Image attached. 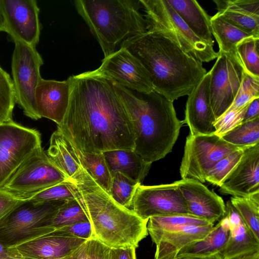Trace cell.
Returning <instances> with one entry per match:
<instances>
[{
	"mask_svg": "<svg viewBox=\"0 0 259 259\" xmlns=\"http://www.w3.org/2000/svg\"><path fill=\"white\" fill-rule=\"evenodd\" d=\"M69 78L68 107L57 130L82 152L134 150L132 122L110 79L97 69Z\"/></svg>",
	"mask_w": 259,
	"mask_h": 259,
	"instance_id": "6da1fadb",
	"label": "cell"
},
{
	"mask_svg": "<svg viewBox=\"0 0 259 259\" xmlns=\"http://www.w3.org/2000/svg\"><path fill=\"white\" fill-rule=\"evenodd\" d=\"M121 48L140 61L153 91L173 102L188 96L207 73L201 62L156 31L147 30L126 40Z\"/></svg>",
	"mask_w": 259,
	"mask_h": 259,
	"instance_id": "7a4b0ae2",
	"label": "cell"
},
{
	"mask_svg": "<svg viewBox=\"0 0 259 259\" xmlns=\"http://www.w3.org/2000/svg\"><path fill=\"white\" fill-rule=\"evenodd\" d=\"M68 181L91 224L93 238L111 248L136 249L147 236L149 220L116 203L81 166Z\"/></svg>",
	"mask_w": 259,
	"mask_h": 259,
	"instance_id": "3957f363",
	"label": "cell"
},
{
	"mask_svg": "<svg viewBox=\"0 0 259 259\" xmlns=\"http://www.w3.org/2000/svg\"><path fill=\"white\" fill-rule=\"evenodd\" d=\"M110 80L130 116L134 151L150 164L164 158L171 151L184 123L177 116L174 102L154 91L135 94Z\"/></svg>",
	"mask_w": 259,
	"mask_h": 259,
	"instance_id": "277c9868",
	"label": "cell"
},
{
	"mask_svg": "<svg viewBox=\"0 0 259 259\" xmlns=\"http://www.w3.org/2000/svg\"><path fill=\"white\" fill-rule=\"evenodd\" d=\"M74 4L104 58L118 50L126 40L147 31L140 0H76Z\"/></svg>",
	"mask_w": 259,
	"mask_h": 259,
	"instance_id": "5b68a950",
	"label": "cell"
},
{
	"mask_svg": "<svg viewBox=\"0 0 259 259\" xmlns=\"http://www.w3.org/2000/svg\"><path fill=\"white\" fill-rule=\"evenodd\" d=\"M145 14L147 30L156 31L203 62L218 57L213 47L198 37L177 14L167 0H140Z\"/></svg>",
	"mask_w": 259,
	"mask_h": 259,
	"instance_id": "8992f818",
	"label": "cell"
},
{
	"mask_svg": "<svg viewBox=\"0 0 259 259\" xmlns=\"http://www.w3.org/2000/svg\"><path fill=\"white\" fill-rule=\"evenodd\" d=\"M65 201H25L0 220V243L16 247L53 231L47 223Z\"/></svg>",
	"mask_w": 259,
	"mask_h": 259,
	"instance_id": "52a82bcc",
	"label": "cell"
},
{
	"mask_svg": "<svg viewBox=\"0 0 259 259\" xmlns=\"http://www.w3.org/2000/svg\"><path fill=\"white\" fill-rule=\"evenodd\" d=\"M68 179L41 147L20 164L0 190L15 198L28 200L41 191Z\"/></svg>",
	"mask_w": 259,
	"mask_h": 259,
	"instance_id": "ba28073f",
	"label": "cell"
},
{
	"mask_svg": "<svg viewBox=\"0 0 259 259\" xmlns=\"http://www.w3.org/2000/svg\"><path fill=\"white\" fill-rule=\"evenodd\" d=\"M11 69L16 103L25 115L33 120L40 118L35 104L36 87L41 79L40 69L43 60L36 48L14 40Z\"/></svg>",
	"mask_w": 259,
	"mask_h": 259,
	"instance_id": "9c48e42d",
	"label": "cell"
},
{
	"mask_svg": "<svg viewBox=\"0 0 259 259\" xmlns=\"http://www.w3.org/2000/svg\"><path fill=\"white\" fill-rule=\"evenodd\" d=\"M242 148H246L232 145L214 134H189L180 167L181 178L204 183L207 174L220 159Z\"/></svg>",
	"mask_w": 259,
	"mask_h": 259,
	"instance_id": "30bf717a",
	"label": "cell"
},
{
	"mask_svg": "<svg viewBox=\"0 0 259 259\" xmlns=\"http://www.w3.org/2000/svg\"><path fill=\"white\" fill-rule=\"evenodd\" d=\"M41 147L40 134L36 130L13 120L0 124V189L20 164Z\"/></svg>",
	"mask_w": 259,
	"mask_h": 259,
	"instance_id": "8fae6325",
	"label": "cell"
},
{
	"mask_svg": "<svg viewBox=\"0 0 259 259\" xmlns=\"http://www.w3.org/2000/svg\"><path fill=\"white\" fill-rule=\"evenodd\" d=\"M131 207L145 220L155 216L190 215L177 181L154 186L140 185Z\"/></svg>",
	"mask_w": 259,
	"mask_h": 259,
	"instance_id": "7c38bea8",
	"label": "cell"
},
{
	"mask_svg": "<svg viewBox=\"0 0 259 259\" xmlns=\"http://www.w3.org/2000/svg\"><path fill=\"white\" fill-rule=\"evenodd\" d=\"M244 71L237 57L231 54L218 52L217 60L209 71L210 101L216 119L232 105L240 87Z\"/></svg>",
	"mask_w": 259,
	"mask_h": 259,
	"instance_id": "4fadbf2b",
	"label": "cell"
},
{
	"mask_svg": "<svg viewBox=\"0 0 259 259\" xmlns=\"http://www.w3.org/2000/svg\"><path fill=\"white\" fill-rule=\"evenodd\" d=\"M5 32L13 40L36 48L39 40V9L35 0H0Z\"/></svg>",
	"mask_w": 259,
	"mask_h": 259,
	"instance_id": "5bb4252c",
	"label": "cell"
},
{
	"mask_svg": "<svg viewBox=\"0 0 259 259\" xmlns=\"http://www.w3.org/2000/svg\"><path fill=\"white\" fill-rule=\"evenodd\" d=\"M97 70L132 91L147 94L153 91L147 70L140 61L125 48H120L104 58Z\"/></svg>",
	"mask_w": 259,
	"mask_h": 259,
	"instance_id": "9a60e30c",
	"label": "cell"
},
{
	"mask_svg": "<svg viewBox=\"0 0 259 259\" xmlns=\"http://www.w3.org/2000/svg\"><path fill=\"white\" fill-rule=\"evenodd\" d=\"M220 192L239 197L259 193V144L244 150L220 186Z\"/></svg>",
	"mask_w": 259,
	"mask_h": 259,
	"instance_id": "2e32d148",
	"label": "cell"
},
{
	"mask_svg": "<svg viewBox=\"0 0 259 259\" xmlns=\"http://www.w3.org/2000/svg\"><path fill=\"white\" fill-rule=\"evenodd\" d=\"M177 182L190 215L213 224L225 216L223 199L202 183L190 179Z\"/></svg>",
	"mask_w": 259,
	"mask_h": 259,
	"instance_id": "e0dca14e",
	"label": "cell"
},
{
	"mask_svg": "<svg viewBox=\"0 0 259 259\" xmlns=\"http://www.w3.org/2000/svg\"><path fill=\"white\" fill-rule=\"evenodd\" d=\"M210 73L207 72L188 95L184 123H186L192 136L214 134L215 118L209 98Z\"/></svg>",
	"mask_w": 259,
	"mask_h": 259,
	"instance_id": "ac0fdd59",
	"label": "cell"
},
{
	"mask_svg": "<svg viewBox=\"0 0 259 259\" xmlns=\"http://www.w3.org/2000/svg\"><path fill=\"white\" fill-rule=\"evenodd\" d=\"M70 80L41 79L35 91L37 112L40 118L51 119L60 124L67 111L70 98Z\"/></svg>",
	"mask_w": 259,
	"mask_h": 259,
	"instance_id": "d6986e66",
	"label": "cell"
},
{
	"mask_svg": "<svg viewBox=\"0 0 259 259\" xmlns=\"http://www.w3.org/2000/svg\"><path fill=\"white\" fill-rule=\"evenodd\" d=\"M87 240L47 233L16 247L24 257L65 259Z\"/></svg>",
	"mask_w": 259,
	"mask_h": 259,
	"instance_id": "ffe728a7",
	"label": "cell"
},
{
	"mask_svg": "<svg viewBox=\"0 0 259 259\" xmlns=\"http://www.w3.org/2000/svg\"><path fill=\"white\" fill-rule=\"evenodd\" d=\"M226 214L230 225L227 242L219 253L222 259H231L259 251V240L243 222L230 200L226 205Z\"/></svg>",
	"mask_w": 259,
	"mask_h": 259,
	"instance_id": "44dd1931",
	"label": "cell"
},
{
	"mask_svg": "<svg viewBox=\"0 0 259 259\" xmlns=\"http://www.w3.org/2000/svg\"><path fill=\"white\" fill-rule=\"evenodd\" d=\"M216 13L225 20L255 36H259L258 0H214Z\"/></svg>",
	"mask_w": 259,
	"mask_h": 259,
	"instance_id": "7402d4cb",
	"label": "cell"
},
{
	"mask_svg": "<svg viewBox=\"0 0 259 259\" xmlns=\"http://www.w3.org/2000/svg\"><path fill=\"white\" fill-rule=\"evenodd\" d=\"M214 224L189 226L165 232L152 239L156 245L154 259H172L183 247L206 236Z\"/></svg>",
	"mask_w": 259,
	"mask_h": 259,
	"instance_id": "603a6c76",
	"label": "cell"
},
{
	"mask_svg": "<svg viewBox=\"0 0 259 259\" xmlns=\"http://www.w3.org/2000/svg\"><path fill=\"white\" fill-rule=\"evenodd\" d=\"M229 232V221L225 214L206 236L183 247L176 257H201L219 254L227 242Z\"/></svg>",
	"mask_w": 259,
	"mask_h": 259,
	"instance_id": "cb8c5ba5",
	"label": "cell"
},
{
	"mask_svg": "<svg viewBox=\"0 0 259 259\" xmlns=\"http://www.w3.org/2000/svg\"><path fill=\"white\" fill-rule=\"evenodd\" d=\"M192 31L201 40L213 47L210 17L195 0H167Z\"/></svg>",
	"mask_w": 259,
	"mask_h": 259,
	"instance_id": "d4e9b609",
	"label": "cell"
},
{
	"mask_svg": "<svg viewBox=\"0 0 259 259\" xmlns=\"http://www.w3.org/2000/svg\"><path fill=\"white\" fill-rule=\"evenodd\" d=\"M111 174L119 172L141 184L151 164L133 150H114L103 153Z\"/></svg>",
	"mask_w": 259,
	"mask_h": 259,
	"instance_id": "484cf974",
	"label": "cell"
},
{
	"mask_svg": "<svg viewBox=\"0 0 259 259\" xmlns=\"http://www.w3.org/2000/svg\"><path fill=\"white\" fill-rule=\"evenodd\" d=\"M47 155L67 178H73L81 168L75 148L58 130L52 135Z\"/></svg>",
	"mask_w": 259,
	"mask_h": 259,
	"instance_id": "4316f807",
	"label": "cell"
},
{
	"mask_svg": "<svg viewBox=\"0 0 259 259\" xmlns=\"http://www.w3.org/2000/svg\"><path fill=\"white\" fill-rule=\"evenodd\" d=\"M210 25L212 36L219 47L218 52L231 54L237 58V44L244 38L255 36L229 23L217 14L210 17Z\"/></svg>",
	"mask_w": 259,
	"mask_h": 259,
	"instance_id": "83f0119b",
	"label": "cell"
},
{
	"mask_svg": "<svg viewBox=\"0 0 259 259\" xmlns=\"http://www.w3.org/2000/svg\"><path fill=\"white\" fill-rule=\"evenodd\" d=\"M214 224L191 215L155 216L149 219L148 232L151 239L160 234L189 226H205Z\"/></svg>",
	"mask_w": 259,
	"mask_h": 259,
	"instance_id": "f1b7e54d",
	"label": "cell"
},
{
	"mask_svg": "<svg viewBox=\"0 0 259 259\" xmlns=\"http://www.w3.org/2000/svg\"><path fill=\"white\" fill-rule=\"evenodd\" d=\"M75 149L81 166L109 194L112 177L103 153L84 152Z\"/></svg>",
	"mask_w": 259,
	"mask_h": 259,
	"instance_id": "f546056e",
	"label": "cell"
},
{
	"mask_svg": "<svg viewBox=\"0 0 259 259\" xmlns=\"http://www.w3.org/2000/svg\"><path fill=\"white\" fill-rule=\"evenodd\" d=\"M230 201L246 226L259 240V193L248 197L232 196Z\"/></svg>",
	"mask_w": 259,
	"mask_h": 259,
	"instance_id": "4dcf8cb0",
	"label": "cell"
},
{
	"mask_svg": "<svg viewBox=\"0 0 259 259\" xmlns=\"http://www.w3.org/2000/svg\"><path fill=\"white\" fill-rule=\"evenodd\" d=\"M221 138L232 145L242 148L259 144V117L242 122Z\"/></svg>",
	"mask_w": 259,
	"mask_h": 259,
	"instance_id": "1f68e13d",
	"label": "cell"
},
{
	"mask_svg": "<svg viewBox=\"0 0 259 259\" xmlns=\"http://www.w3.org/2000/svg\"><path fill=\"white\" fill-rule=\"evenodd\" d=\"M89 221L80 203L76 199L67 200L48 221L47 226L54 229L78 222Z\"/></svg>",
	"mask_w": 259,
	"mask_h": 259,
	"instance_id": "d6a6232c",
	"label": "cell"
},
{
	"mask_svg": "<svg viewBox=\"0 0 259 259\" xmlns=\"http://www.w3.org/2000/svg\"><path fill=\"white\" fill-rule=\"evenodd\" d=\"M259 37L251 36L239 42L236 47L237 58L245 72L259 77Z\"/></svg>",
	"mask_w": 259,
	"mask_h": 259,
	"instance_id": "836d02e7",
	"label": "cell"
},
{
	"mask_svg": "<svg viewBox=\"0 0 259 259\" xmlns=\"http://www.w3.org/2000/svg\"><path fill=\"white\" fill-rule=\"evenodd\" d=\"M111 175L112 179L109 195L118 204L129 208L137 188L141 184L119 172Z\"/></svg>",
	"mask_w": 259,
	"mask_h": 259,
	"instance_id": "e575fe53",
	"label": "cell"
},
{
	"mask_svg": "<svg viewBox=\"0 0 259 259\" xmlns=\"http://www.w3.org/2000/svg\"><path fill=\"white\" fill-rule=\"evenodd\" d=\"M15 104L12 78L0 65V124L13 121Z\"/></svg>",
	"mask_w": 259,
	"mask_h": 259,
	"instance_id": "d590c367",
	"label": "cell"
},
{
	"mask_svg": "<svg viewBox=\"0 0 259 259\" xmlns=\"http://www.w3.org/2000/svg\"><path fill=\"white\" fill-rule=\"evenodd\" d=\"M65 259H116L113 248L92 237Z\"/></svg>",
	"mask_w": 259,
	"mask_h": 259,
	"instance_id": "8d00e7d4",
	"label": "cell"
},
{
	"mask_svg": "<svg viewBox=\"0 0 259 259\" xmlns=\"http://www.w3.org/2000/svg\"><path fill=\"white\" fill-rule=\"evenodd\" d=\"M246 149L235 150L220 159L207 174L205 181L220 187L226 177L239 161Z\"/></svg>",
	"mask_w": 259,
	"mask_h": 259,
	"instance_id": "74e56055",
	"label": "cell"
},
{
	"mask_svg": "<svg viewBox=\"0 0 259 259\" xmlns=\"http://www.w3.org/2000/svg\"><path fill=\"white\" fill-rule=\"evenodd\" d=\"M257 97H259V77L244 71L237 93L228 110L241 108Z\"/></svg>",
	"mask_w": 259,
	"mask_h": 259,
	"instance_id": "f35d334b",
	"label": "cell"
},
{
	"mask_svg": "<svg viewBox=\"0 0 259 259\" xmlns=\"http://www.w3.org/2000/svg\"><path fill=\"white\" fill-rule=\"evenodd\" d=\"M68 179L50 187L35 195L30 200L36 202L64 201L75 199Z\"/></svg>",
	"mask_w": 259,
	"mask_h": 259,
	"instance_id": "ab89813d",
	"label": "cell"
},
{
	"mask_svg": "<svg viewBox=\"0 0 259 259\" xmlns=\"http://www.w3.org/2000/svg\"><path fill=\"white\" fill-rule=\"evenodd\" d=\"M249 104L241 108L227 110L218 118L213 123L214 134L222 137L240 124L243 122L244 115Z\"/></svg>",
	"mask_w": 259,
	"mask_h": 259,
	"instance_id": "60d3db41",
	"label": "cell"
},
{
	"mask_svg": "<svg viewBox=\"0 0 259 259\" xmlns=\"http://www.w3.org/2000/svg\"><path fill=\"white\" fill-rule=\"evenodd\" d=\"M50 233L57 236L79 238L86 240L93 237L92 227L89 221L58 228Z\"/></svg>",
	"mask_w": 259,
	"mask_h": 259,
	"instance_id": "b9f144b4",
	"label": "cell"
},
{
	"mask_svg": "<svg viewBox=\"0 0 259 259\" xmlns=\"http://www.w3.org/2000/svg\"><path fill=\"white\" fill-rule=\"evenodd\" d=\"M26 200H22L0 190V220Z\"/></svg>",
	"mask_w": 259,
	"mask_h": 259,
	"instance_id": "7bdbcfd3",
	"label": "cell"
},
{
	"mask_svg": "<svg viewBox=\"0 0 259 259\" xmlns=\"http://www.w3.org/2000/svg\"><path fill=\"white\" fill-rule=\"evenodd\" d=\"M257 117H259V97L254 98L248 104L244 115L243 122Z\"/></svg>",
	"mask_w": 259,
	"mask_h": 259,
	"instance_id": "ee69618b",
	"label": "cell"
},
{
	"mask_svg": "<svg viewBox=\"0 0 259 259\" xmlns=\"http://www.w3.org/2000/svg\"><path fill=\"white\" fill-rule=\"evenodd\" d=\"M22 257L16 247H7L0 243V259H18Z\"/></svg>",
	"mask_w": 259,
	"mask_h": 259,
	"instance_id": "f6af8a7d",
	"label": "cell"
},
{
	"mask_svg": "<svg viewBox=\"0 0 259 259\" xmlns=\"http://www.w3.org/2000/svg\"><path fill=\"white\" fill-rule=\"evenodd\" d=\"M116 259H136V249L113 248Z\"/></svg>",
	"mask_w": 259,
	"mask_h": 259,
	"instance_id": "bcb514c9",
	"label": "cell"
},
{
	"mask_svg": "<svg viewBox=\"0 0 259 259\" xmlns=\"http://www.w3.org/2000/svg\"><path fill=\"white\" fill-rule=\"evenodd\" d=\"M231 259H259V251L250 252Z\"/></svg>",
	"mask_w": 259,
	"mask_h": 259,
	"instance_id": "7dc6e473",
	"label": "cell"
},
{
	"mask_svg": "<svg viewBox=\"0 0 259 259\" xmlns=\"http://www.w3.org/2000/svg\"><path fill=\"white\" fill-rule=\"evenodd\" d=\"M172 259H222L219 254L207 257H176Z\"/></svg>",
	"mask_w": 259,
	"mask_h": 259,
	"instance_id": "c3c4849f",
	"label": "cell"
},
{
	"mask_svg": "<svg viewBox=\"0 0 259 259\" xmlns=\"http://www.w3.org/2000/svg\"><path fill=\"white\" fill-rule=\"evenodd\" d=\"M5 32V22L3 14L0 8V32Z\"/></svg>",
	"mask_w": 259,
	"mask_h": 259,
	"instance_id": "681fc988",
	"label": "cell"
},
{
	"mask_svg": "<svg viewBox=\"0 0 259 259\" xmlns=\"http://www.w3.org/2000/svg\"><path fill=\"white\" fill-rule=\"evenodd\" d=\"M18 259H35V258H29V257H23L22 258H18Z\"/></svg>",
	"mask_w": 259,
	"mask_h": 259,
	"instance_id": "f907efd6",
	"label": "cell"
}]
</instances>
